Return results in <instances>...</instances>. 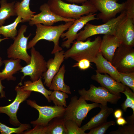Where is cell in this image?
Masks as SVG:
<instances>
[{
    "instance_id": "obj_1",
    "label": "cell",
    "mask_w": 134,
    "mask_h": 134,
    "mask_svg": "<svg viewBox=\"0 0 134 134\" xmlns=\"http://www.w3.org/2000/svg\"><path fill=\"white\" fill-rule=\"evenodd\" d=\"M74 21H70L56 26H46L41 24L35 25L36 27L34 37L28 42L27 49L34 47L41 40H45L54 43V48L51 53L54 54L63 50L59 45V40L62 34L73 24Z\"/></svg>"
},
{
    "instance_id": "obj_2",
    "label": "cell",
    "mask_w": 134,
    "mask_h": 134,
    "mask_svg": "<svg viewBox=\"0 0 134 134\" xmlns=\"http://www.w3.org/2000/svg\"><path fill=\"white\" fill-rule=\"evenodd\" d=\"M47 3L53 13L67 19H76L91 13H95L98 11L89 0L82 3L81 5L68 3L62 0H48Z\"/></svg>"
},
{
    "instance_id": "obj_3",
    "label": "cell",
    "mask_w": 134,
    "mask_h": 134,
    "mask_svg": "<svg viewBox=\"0 0 134 134\" xmlns=\"http://www.w3.org/2000/svg\"><path fill=\"white\" fill-rule=\"evenodd\" d=\"M102 39L99 36L91 41L88 38L85 41L74 40L71 47L65 52V59L71 58L77 61L86 59L93 62L100 52V46Z\"/></svg>"
},
{
    "instance_id": "obj_4",
    "label": "cell",
    "mask_w": 134,
    "mask_h": 134,
    "mask_svg": "<svg viewBox=\"0 0 134 134\" xmlns=\"http://www.w3.org/2000/svg\"><path fill=\"white\" fill-rule=\"evenodd\" d=\"M100 104H88L80 96L78 99L75 95L72 97L68 105L66 107L64 117L65 120H70L80 127L83 121L89 112L93 108L99 107Z\"/></svg>"
},
{
    "instance_id": "obj_5",
    "label": "cell",
    "mask_w": 134,
    "mask_h": 134,
    "mask_svg": "<svg viewBox=\"0 0 134 134\" xmlns=\"http://www.w3.org/2000/svg\"><path fill=\"white\" fill-rule=\"evenodd\" d=\"M126 15V11L124 10L117 17L103 24L95 25L88 23L84 30L78 33L76 40L84 41L91 36L98 34L115 35L117 27Z\"/></svg>"
},
{
    "instance_id": "obj_6",
    "label": "cell",
    "mask_w": 134,
    "mask_h": 134,
    "mask_svg": "<svg viewBox=\"0 0 134 134\" xmlns=\"http://www.w3.org/2000/svg\"><path fill=\"white\" fill-rule=\"evenodd\" d=\"M31 49L30 62L26 65L23 67L20 71L23 73V75L21 77V81L18 84L20 86L23 85L22 82L26 76H29L31 81H35L42 77L43 74L47 70V62L43 56L34 47Z\"/></svg>"
},
{
    "instance_id": "obj_7",
    "label": "cell",
    "mask_w": 134,
    "mask_h": 134,
    "mask_svg": "<svg viewBox=\"0 0 134 134\" xmlns=\"http://www.w3.org/2000/svg\"><path fill=\"white\" fill-rule=\"evenodd\" d=\"M27 28V26L25 25L21 26L17 35L14 39L13 43L7 49V51L8 58L22 60L27 64L30 63L31 58V56L27 52L28 42L32 35L30 34L27 37L24 36Z\"/></svg>"
},
{
    "instance_id": "obj_8",
    "label": "cell",
    "mask_w": 134,
    "mask_h": 134,
    "mask_svg": "<svg viewBox=\"0 0 134 134\" xmlns=\"http://www.w3.org/2000/svg\"><path fill=\"white\" fill-rule=\"evenodd\" d=\"M112 65L119 72H134V49L121 44L113 57Z\"/></svg>"
},
{
    "instance_id": "obj_9",
    "label": "cell",
    "mask_w": 134,
    "mask_h": 134,
    "mask_svg": "<svg viewBox=\"0 0 134 134\" xmlns=\"http://www.w3.org/2000/svg\"><path fill=\"white\" fill-rule=\"evenodd\" d=\"M78 93L85 100L104 105H107L108 102L116 104L121 98V96L111 93L103 87H97L93 84L90 85L89 90H87L83 88L79 90Z\"/></svg>"
},
{
    "instance_id": "obj_10",
    "label": "cell",
    "mask_w": 134,
    "mask_h": 134,
    "mask_svg": "<svg viewBox=\"0 0 134 134\" xmlns=\"http://www.w3.org/2000/svg\"><path fill=\"white\" fill-rule=\"evenodd\" d=\"M27 103L32 107L37 110L39 112L38 118L35 120L31 121V123L34 126L40 125L46 126L53 118L57 117H64L66 108L63 106H40L34 100H28Z\"/></svg>"
},
{
    "instance_id": "obj_11",
    "label": "cell",
    "mask_w": 134,
    "mask_h": 134,
    "mask_svg": "<svg viewBox=\"0 0 134 134\" xmlns=\"http://www.w3.org/2000/svg\"><path fill=\"white\" fill-rule=\"evenodd\" d=\"M89 0L100 12L97 18L104 23L115 17L118 13L124 10L125 2L119 3L117 2L119 0Z\"/></svg>"
},
{
    "instance_id": "obj_12",
    "label": "cell",
    "mask_w": 134,
    "mask_h": 134,
    "mask_svg": "<svg viewBox=\"0 0 134 134\" xmlns=\"http://www.w3.org/2000/svg\"><path fill=\"white\" fill-rule=\"evenodd\" d=\"M18 85L15 87L16 95L13 102L4 106H0V114L4 113L9 117V122L15 127H18L21 123L18 120L17 113L20 104L26 100L30 96L32 91L23 90Z\"/></svg>"
},
{
    "instance_id": "obj_13",
    "label": "cell",
    "mask_w": 134,
    "mask_h": 134,
    "mask_svg": "<svg viewBox=\"0 0 134 134\" xmlns=\"http://www.w3.org/2000/svg\"><path fill=\"white\" fill-rule=\"evenodd\" d=\"M96 15V13H91L87 15L82 16L76 19L68 28V31L62 34L60 37L63 38V40L67 39L62 42V47L69 49L71 44L76 39L78 31L89 21L98 20L95 17Z\"/></svg>"
},
{
    "instance_id": "obj_14",
    "label": "cell",
    "mask_w": 134,
    "mask_h": 134,
    "mask_svg": "<svg viewBox=\"0 0 134 134\" xmlns=\"http://www.w3.org/2000/svg\"><path fill=\"white\" fill-rule=\"evenodd\" d=\"M39 10L41 12L37 14L34 15L29 22V24L30 26L37 24H42L46 26H52L55 23L63 21L66 23L74 21L75 20L64 18L56 15L52 11L46 3L42 4Z\"/></svg>"
},
{
    "instance_id": "obj_15",
    "label": "cell",
    "mask_w": 134,
    "mask_h": 134,
    "mask_svg": "<svg viewBox=\"0 0 134 134\" xmlns=\"http://www.w3.org/2000/svg\"><path fill=\"white\" fill-rule=\"evenodd\" d=\"M134 21L126 15L116 29L115 35L121 43L128 46H134Z\"/></svg>"
},
{
    "instance_id": "obj_16",
    "label": "cell",
    "mask_w": 134,
    "mask_h": 134,
    "mask_svg": "<svg viewBox=\"0 0 134 134\" xmlns=\"http://www.w3.org/2000/svg\"><path fill=\"white\" fill-rule=\"evenodd\" d=\"M96 72V74L93 75L91 76L92 79L97 82L111 93L121 96L120 93L125 90V85L118 82L107 74H102Z\"/></svg>"
},
{
    "instance_id": "obj_17",
    "label": "cell",
    "mask_w": 134,
    "mask_h": 134,
    "mask_svg": "<svg viewBox=\"0 0 134 134\" xmlns=\"http://www.w3.org/2000/svg\"><path fill=\"white\" fill-rule=\"evenodd\" d=\"M65 51L62 50L55 53L54 58L47 62V70L42 76L44 80V84L48 87L51 85L53 78L59 71L60 66L65 59Z\"/></svg>"
},
{
    "instance_id": "obj_18",
    "label": "cell",
    "mask_w": 134,
    "mask_h": 134,
    "mask_svg": "<svg viewBox=\"0 0 134 134\" xmlns=\"http://www.w3.org/2000/svg\"><path fill=\"white\" fill-rule=\"evenodd\" d=\"M121 44L115 35L104 34L100 46V52L103 57L111 63L114 53Z\"/></svg>"
},
{
    "instance_id": "obj_19",
    "label": "cell",
    "mask_w": 134,
    "mask_h": 134,
    "mask_svg": "<svg viewBox=\"0 0 134 134\" xmlns=\"http://www.w3.org/2000/svg\"><path fill=\"white\" fill-rule=\"evenodd\" d=\"M93 62L96 67V71L100 73L108 74L116 81L120 82L119 72L100 52L97 54Z\"/></svg>"
},
{
    "instance_id": "obj_20",
    "label": "cell",
    "mask_w": 134,
    "mask_h": 134,
    "mask_svg": "<svg viewBox=\"0 0 134 134\" xmlns=\"http://www.w3.org/2000/svg\"><path fill=\"white\" fill-rule=\"evenodd\" d=\"M4 65L3 69L0 72V78L2 80L15 81L16 78L13 75L20 71L23 67L19 59H9L3 61Z\"/></svg>"
},
{
    "instance_id": "obj_21",
    "label": "cell",
    "mask_w": 134,
    "mask_h": 134,
    "mask_svg": "<svg viewBox=\"0 0 134 134\" xmlns=\"http://www.w3.org/2000/svg\"><path fill=\"white\" fill-rule=\"evenodd\" d=\"M99 107L101 109L100 112L92 117L88 123L80 127L84 131L90 130L107 122V118L113 111L112 108L107 105L100 104Z\"/></svg>"
},
{
    "instance_id": "obj_22",
    "label": "cell",
    "mask_w": 134,
    "mask_h": 134,
    "mask_svg": "<svg viewBox=\"0 0 134 134\" xmlns=\"http://www.w3.org/2000/svg\"><path fill=\"white\" fill-rule=\"evenodd\" d=\"M66 71L65 66L64 64L53 78L49 87V89L59 90L67 94H71L70 87L66 85L64 82V76Z\"/></svg>"
},
{
    "instance_id": "obj_23",
    "label": "cell",
    "mask_w": 134,
    "mask_h": 134,
    "mask_svg": "<svg viewBox=\"0 0 134 134\" xmlns=\"http://www.w3.org/2000/svg\"><path fill=\"white\" fill-rule=\"evenodd\" d=\"M42 77L38 80L32 81L28 80L24 82V85L21 86L22 89L24 91H30L39 92L43 95L49 102L51 101L49 98V95L52 91L46 89L44 86L42 81Z\"/></svg>"
},
{
    "instance_id": "obj_24",
    "label": "cell",
    "mask_w": 134,
    "mask_h": 134,
    "mask_svg": "<svg viewBox=\"0 0 134 134\" xmlns=\"http://www.w3.org/2000/svg\"><path fill=\"white\" fill-rule=\"evenodd\" d=\"M31 0H23L21 2H15L14 10L17 16H20L23 20V22H29L36 13L32 11L30 7Z\"/></svg>"
},
{
    "instance_id": "obj_25",
    "label": "cell",
    "mask_w": 134,
    "mask_h": 134,
    "mask_svg": "<svg viewBox=\"0 0 134 134\" xmlns=\"http://www.w3.org/2000/svg\"><path fill=\"white\" fill-rule=\"evenodd\" d=\"M64 117L54 118L46 126V134H68Z\"/></svg>"
},
{
    "instance_id": "obj_26",
    "label": "cell",
    "mask_w": 134,
    "mask_h": 134,
    "mask_svg": "<svg viewBox=\"0 0 134 134\" xmlns=\"http://www.w3.org/2000/svg\"><path fill=\"white\" fill-rule=\"evenodd\" d=\"M15 2H8L7 0H0V26H2L6 20L11 17L17 16L14 8Z\"/></svg>"
},
{
    "instance_id": "obj_27",
    "label": "cell",
    "mask_w": 134,
    "mask_h": 134,
    "mask_svg": "<svg viewBox=\"0 0 134 134\" xmlns=\"http://www.w3.org/2000/svg\"><path fill=\"white\" fill-rule=\"evenodd\" d=\"M23 22L21 18L18 16L13 22L9 25L0 26V34L4 37L8 38L13 39L17 35L18 31L16 28L19 24Z\"/></svg>"
},
{
    "instance_id": "obj_28",
    "label": "cell",
    "mask_w": 134,
    "mask_h": 134,
    "mask_svg": "<svg viewBox=\"0 0 134 134\" xmlns=\"http://www.w3.org/2000/svg\"><path fill=\"white\" fill-rule=\"evenodd\" d=\"M67 93L58 90H54L49 96V99L53 101L55 105L66 107V99L68 97Z\"/></svg>"
},
{
    "instance_id": "obj_29",
    "label": "cell",
    "mask_w": 134,
    "mask_h": 134,
    "mask_svg": "<svg viewBox=\"0 0 134 134\" xmlns=\"http://www.w3.org/2000/svg\"><path fill=\"white\" fill-rule=\"evenodd\" d=\"M30 125L28 124L21 123L18 127H8L0 122V133L1 134H22L24 131L30 129Z\"/></svg>"
},
{
    "instance_id": "obj_30",
    "label": "cell",
    "mask_w": 134,
    "mask_h": 134,
    "mask_svg": "<svg viewBox=\"0 0 134 134\" xmlns=\"http://www.w3.org/2000/svg\"><path fill=\"white\" fill-rule=\"evenodd\" d=\"M127 123L119 127L118 129L112 131L110 134H134V117L131 116L127 118Z\"/></svg>"
},
{
    "instance_id": "obj_31",
    "label": "cell",
    "mask_w": 134,
    "mask_h": 134,
    "mask_svg": "<svg viewBox=\"0 0 134 134\" xmlns=\"http://www.w3.org/2000/svg\"><path fill=\"white\" fill-rule=\"evenodd\" d=\"M126 96V99L121 105L122 108L126 112L128 107L131 108L133 111L132 115H134V93L128 87L125 86L124 91L122 92Z\"/></svg>"
},
{
    "instance_id": "obj_32",
    "label": "cell",
    "mask_w": 134,
    "mask_h": 134,
    "mask_svg": "<svg viewBox=\"0 0 134 134\" xmlns=\"http://www.w3.org/2000/svg\"><path fill=\"white\" fill-rule=\"evenodd\" d=\"M120 82L130 88L134 92V72H119Z\"/></svg>"
},
{
    "instance_id": "obj_33",
    "label": "cell",
    "mask_w": 134,
    "mask_h": 134,
    "mask_svg": "<svg viewBox=\"0 0 134 134\" xmlns=\"http://www.w3.org/2000/svg\"><path fill=\"white\" fill-rule=\"evenodd\" d=\"M65 125L68 134H87L75 122L71 120H65Z\"/></svg>"
},
{
    "instance_id": "obj_34",
    "label": "cell",
    "mask_w": 134,
    "mask_h": 134,
    "mask_svg": "<svg viewBox=\"0 0 134 134\" xmlns=\"http://www.w3.org/2000/svg\"><path fill=\"white\" fill-rule=\"evenodd\" d=\"M116 123L113 121L106 122L97 127L90 129L87 134H104L111 126H115Z\"/></svg>"
},
{
    "instance_id": "obj_35",
    "label": "cell",
    "mask_w": 134,
    "mask_h": 134,
    "mask_svg": "<svg viewBox=\"0 0 134 134\" xmlns=\"http://www.w3.org/2000/svg\"><path fill=\"white\" fill-rule=\"evenodd\" d=\"M126 16L134 21V0H127L125 2Z\"/></svg>"
},
{
    "instance_id": "obj_36",
    "label": "cell",
    "mask_w": 134,
    "mask_h": 134,
    "mask_svg": "<svg viewBox=\"0 0 134 134\" xmlns=\"http://www.w3.org/2000/svg\"><path fill=\"white\" fill-rule=\"evenodd\" d=\"M32 129H30L24 131L23 134H46V126H43L40 125H36Z\"/></svg>"
},
{
    "instance_id": "obj_37",
    "label": "cell",
    "mask_w": 134,
    "mask_h": 134,
    "mask_svg": "<svg viewBox=\"0 0 134 134\" xmlns=\"http://www.w3.org/2000/svg\"><path fill=\"white\" fill-rule=\"evenodd\" d=\"M90 62L88 60L83 59L80 60L77 63L74 64L72 67H77L81 70H85L90 67Z\"/></svg>"
},
{
    "instance_id": "obj_38",
    "label": "cell",
    "mask_w": 134,
    "mask_h": 134,
    "mask_svg": "<svg viewBox=\"0 0 134 134\" xmlns=\"http://www.w3.org/2000/svg\"><path fill=\"white\" fill-rule=\"evenodd\" d=\"M116 123L118 125L123 126L127 123V121L122 117L117 119Z\"/></svg>"
},
{
    "instance_id": "obj_39",
    "label": "cell",
    "mask_w": 134,
    "mask_h": 134,
    "mask_svg": "<svg viewBox=\"0 0 134 134\" xmlns=\"http://www.w3.org/2000/svg\"><path fill=\"white\" fill-rule=\"evenodd\" d=\"M2 80L0 78V98L6 97L5 92L3 90V89L5 88V87L2 84Z\"/></svg>"
},
{
    "instance_id": "obj_40",
    "label": "cell",
    "mask_w": 134,
    "mask_h": 134,
    "mask_svg": "<svg viewBox=\"0 0 134 134\" xmlns=\"http://www.w3.org/2000/svg\"><path fill=\"white\" fill-rule=\"evenodd\" d=\"M123 113V112L120 109H117L114 112V116L117 119L122 117Z\"/></svg>"
},
{
    "instance_id": "obj_41",
    "label": "cell",
    "mask_w": 134,
    "mask_h": 134,
    "mask_svg": "<svg viewBox=\"0 0 134 134\" xmlns=\"http://www.w3.org/2000/svg\"><path fill=\"white\" fill-rule=\"evenodd\" d=\"M69 2L73 3H82L88 0H66Z\"/></svg>"
},
{
    "instance_id": "obj_42",
    "label": "cell",
    "mask_w": 134,
    "mask_h": 134,
    "mask_svg": "<svg viewBox=\"0 0 134 134\" xmlns=\"http://www.w3.org/2000/svg\"><path fill=\"white\" fill-rule=\"evenodd\" d=\"M9 38H7V37H4L3 38H0V43L2 41L6 39H9ZM3 61L2 60V59L0 57V68L1 67V66H2L3 65Z\"/></svg>"
},
{
    "instance_id": "obj_43",
    "label": "cell",
    "mask_w": 134,
    "mask_h": 134,
    "mask_svg": "<svg viewBox=\"0 0 134 134\" xmlns=\"http://www.w3.org/2000/svg\"></svg>"
}]
</instances>
